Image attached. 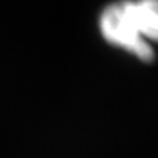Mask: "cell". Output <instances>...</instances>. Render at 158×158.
<instances>
[{"label": "cell", "instance_id": "obj_2", "mask_svg": "<svg viewBox=\"0 0 158 158\" xmlns=\"http://www.w3.org/2000/svg\"><path fill=\"white\" fill-rule=\"evenodd\" d=\"M132 5L143 39L158 43V0H132Z\"/></svg>", "mask_w": 158, "mask_h": 158}, {"label": "cell", "instance_id": "obj_1", "mask_svg": "<svg viewBox=\"0 0 158 158\" xmlns=\"http://www.w3.org/2000/svg\"><path fill=\"white\" fill-rule=\"evenodd\" d=\"M98 26L103 39L112 46L132 54L144 63L154 60L155 51L140 32L132 0H118L107 5L100 15Z\"/></svg>", "mask_w": 158, "mask_h": 158}]
</instances>
